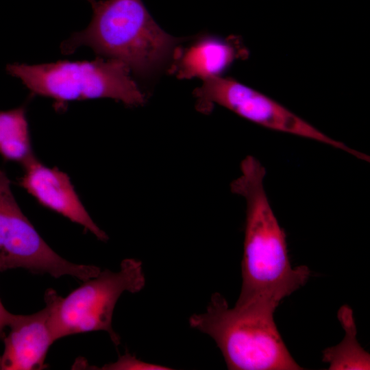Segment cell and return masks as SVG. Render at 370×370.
Here are the masks:
<instances>
[{"label":"cell","mask_w":370,"mask_h":370,"mask_svg":"<svg viewBox=\"0 0 370 370\" xmlns=\"http://www.w3.org/2000/svg\"><path fill=\"white\" fill-rule=\"evenodd\" d=\"M241 175L230 184L232 193L246 205L242 286L235 305L261 302L278 306L305 284L310 269L292 268L286 234L271 208L264 188L266 169L253 156L241 162Z\"/></svg>","instance_id":"obj_1"},{"label":"cell","mask_w":370,"mask_h":370,"mask_svg":"<svg viewBox=\"0 0 370 370\" xmlns=\"http://www.w3.org/2000/svg\"><path fill=\"white\" fill-rule=\"evenodd\" d=\"M88 26L61 45L64 54L80 47L125 64L130 71L151 77L173 56L185 38L173 37L154 21L142 0H101L92 5Z\"/></svg>","instance_id":"obj_2"},{"label":"cell","mask_w":370,"mask_h":370,"mask_svg":"<svg viewBox=\"0 0 370 370\" xmlns=\"http://www.w3.org/2000/svg\"><path fill=\"white\" fill-rule=\"evenodd\" d=\"M278 306L250 302L230 308L214 293L206 312L189 318L191 328L214 339L228 369L299 370L274 321Z\"/></svg>","instance_id":"obj_3"},{"label":"cell","mask_w":370,"mask_h":370,"mask_svg":"<svg viewBox=\"0 0 370 370\" xmlns=\"http://www.w3.org/2000/svg\"><path fill=\"white\" fill-rule=\"evenodd\" d=\"M10 75L21 79L33 93L58 103L110 98L128 106H138L145 95L120 61L98 57L90 61H58L7 66Z\"/></svg>","instance_id":"obj_4"},{"label":"cell","mask_w":370,"mask_h":370,"mask_svg":"<svg viewBox=\"0 0 370 370\" xmlns=\"http://www.w3.org/2000/svg\"><path fill=\"white\" fill-rule=\"evenodd\" d=\"M145 284L142 262L126 258L119 271H101L65 297L53 289L47 290L45 297L51 304L49 325L54 341L68 335L101 330L108 332L118 346L121 338L112 326L115 305L123 293H138Z\"/></svg>","instance_id":"obj_5"},{"label":"cell","mask_w":370,"mask_h":370,"mask_svg":"<svg viewBox=\"0 0 370 370\" xmlns=\"http://www.w3.org/2000/svg\"><path fill=\"white\" fill-rule=\"evenodd\" d=\"M196 108L209 113L217 104L267 129L312 140L365 160L366 155L333 139L269 97L234 79L217 77L195 90Z\"/></svg>","instance_id":"obj_6"},{"label":"cell","mask_w":370,"mask_h":370,"mask_svg":"<svg viewBox=\"0 0 370 370\" xmlns=\"http://www.w3.org/2000/svg\"><path fill=\"white\" fill-rule=\"evenodd\" d=\"M23 268L58 278L71 275L86 281L101 269L69 262L42 239L18 206L6 174L0 170V271Z\"/></svg>","instance_id":"obj_7"},{"label":"cell","mask_w":370,"mask_h":370,"mask_svg":"<svg viewBox=\"0 0 370 370\" xmlns=\"http://www.w3.org/2000/svg\"><path fill=\"white\" fill-rule=\"evenodd\" d=\"M22 164L20 185L40 204L82 225L100 241L108 239L88 214L66 173L45 166L34 156Z\"/></svg>","instance_id":"obj_8"},{"label":"cell","mask_w":370,"mask_h":370,"mask_svg":"<svg viewBox=\"0 0 370 370\" xmlns=\"http://www.w3.org/2000/svg\"><path fill=\"white\" fill-rule=\"evenodd\" d=\"M29 315L12 314L4 337L5 348L0 356V370H38L47 367L45 358L55 341L50 329L51 304Z\"/></svg>","instance_id":"obj_9"},{"label":"cell","mask_w":370,"mask_h":370,"mask_svg":"<svg viewBox=\"0 0 370 370\" xmlns=\"http://www.w3.org/2000/svg\"><path fill=\"white\" fill-rule=\"evenodd\" d=\"M175 56L173 71L179 78L205 80L221 77L236 58L237 51L228 40L204 36Z\"/></svg>","instance_id":"obj_10"},{"label":"cell","mask_w":370,"mask_h":370,"mask_svg":"<svg viewBox=\"0 0 370 370\" xmlns=\"http://www.w3.org/2000/svg\"><path fill=\"white\" fill-rule=\"evenodd\" d=\"M338 319L345 330V336L338 345L324 350L323 360L330 363V370L369 369V354L357 341L352 310L348 306H342Z\"/></svg>","instance_id":"obj_11"},{"label":"cell","mask_w":370,"mask_h":370,"mask_svg":"<svg viewBox=\"0 0 370 370\" xmlns=\"http://www.w3.org/2000/svg\"><path fill=\"white\" fill-rule=\"evenodd\" d=\"M0 154L22 164L34 156L24 107L0 111Z\"/></svg>","instance_id":"obj_12"},{"label":"cell","mask_w":370,"mask_h":370,"mask_svg":"<svg viewBox=\"0 0 370 370\" xmlns=\"http://www.w3.org/2000/svg\"><path fill=\"white\" fill-rule=\"evenodd\" d=\"M97 369L103 370H169L167 367L141 361L136 356L126 353L112 363L106 364Z\"/></svg>","instance_id":"obj_13"},{"label":"cell","mask_w":370,"mask_h":370,"mask_svg":"<svg viewBox=\"0 0 370 370\" xmlns=\"http://www.w3.org/2000/svg\"><path fill=\"white\" fill-rule=\"evenodd\" d=\"M12 313L8 312L0 300V338L3 336V330L8 327Z\"/></svg>","instance_id":"obj_14"},{"label":"cell","mask_w":370,"mask_h":370,"mask_svg":"<svg viewBox=\"0 0 370 370\" xmlns=\"http://www.w3.org/2000/svg\"><path fill=\"white\" fill-rule=\"evenodd\" d=\"M91 5L95 3V0H87Z\"/></svg>","instance_id":"obj_15"}]
</instances>
